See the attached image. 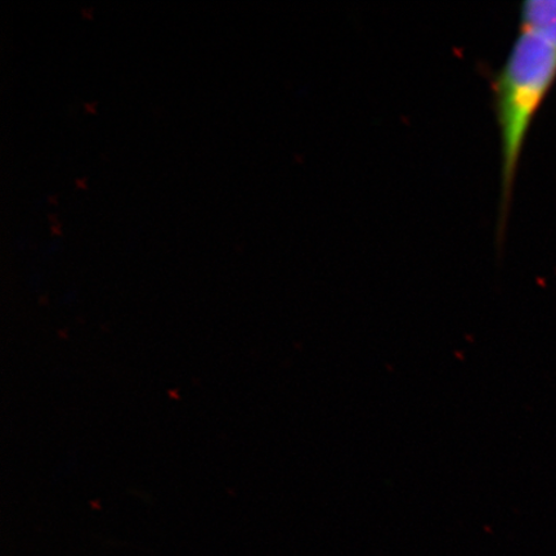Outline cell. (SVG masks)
Listing matches in <instances>:
<instances>
[{
	"mask_svg": "<svg viewBox=\"0 0 556 556\" xmlns=\"http://www.w3.org/2000/svg\"><path fill=\"white\" fill-rule=\"evenodd\" d=\"M556 83V45L520 27L502 68L493 80V103L502 141V213L506 225L514 184L528 134Z\"/></svg>",
	"mask_w": 556,
	"mask_h": 556,
	"instance_id": "obj_1",
	"label": "cell"
},
{
	"mask_svg": "<svg viewBox=\"0 0 556 556\" xmlns=\"http://www.w3.org/2000/svg\"><path fill=\"white\" fill-rule=\"evenodd\" d=\"M520 27L539 33L556 45V0H530L520 10Z\"/></svg>",
	"mask_w": 556,
	"mask_h": 556,
	"instance_id": "obj_2",
	"label": "cell"
}]
</instances>
